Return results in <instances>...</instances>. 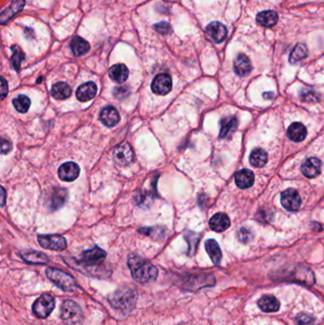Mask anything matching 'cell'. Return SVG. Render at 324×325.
I'll return each mask as SVG.
<instances>
[{"instance_id":"cell-1","label":"cell","mask_w":324,"mask_h":325,"mask_svg":"<svg viewBox=\"0 0 324 325\" xmlns=\"http://www.w3.org/2000/svg\"><path fill=\"white\" fill-rule=\"evenodd\" d=\"M128 266L133 278L140 284L153 282L158 277V269L137 254H132L129 257Z\"/></svg>"},{"instance_id":"cell-2","label":"cell","mask_w":324,"mask_h":325,"mask_svg":"<svg viewBox=\"0 0 324 325\" xmlns=\"http://www.w3.org/2000/svg\"><path fill=\"white\" fill-rule=\"evenodd\" d=\"M109 302L114 309L123 313H130L137 302V292L133 287H122L109 297Z\"/></svg>"},{"instance_id":"cell-3","label":"cell","mask_w":324,"mask_h":325,"mask_svg":"<svg viewBox=\"0 0 324 325\" xmlns=\"http://www.w3.org/2000/svg\"><path fill=\"white\" fill-rule=\"evenodd\" d=\"M46 275L49 280H51L57 287L65 292H75L78 288L76 280L71 275L59 269L48 268L46 270Z\"/></svg>"},{"instance_id":"cell-4","label":"cell","mask_w":324,"mask_h":325,"mask_svg":"<svg viewBox=\"0 0 324 325\" xmlns=\"http://www.w3.org/2000/svg\"><path fill=\"white\" fill-rule=\"evenodd\" d=\"M61 320L66 325H81L84 315L81 307L72 300L65 301L61 306Z\"/></svg>"},{"instance_id":"cell-5","label":"cell","mask_w":324,"mask_h":325,"mask_svg":"<svg viewBox=\"0 0 324 325\" xmlns=\"http://www.w3.org/2000/svg\"><path fill=\"white\" fill-rule=\"evenodd\" d=\"M56 306L55 298L50 294H44L35 302L33 306L34 314L40 319L48 318Z\"/></svg>"},{"instance_id":"cell-6","label":"cell","mask_w":324,"mask_h":325,"mask_svg":"<svg viewBox=\"0 0 324 325\" xmlns=\"http://www.w3.org/2000/svg\"><path fill=\"white\" fill-rule=\"evenodd\" d=\"M290 282L299 283L305 286H313L315 284V279L313 272L309 268L298 267L288 273L286 278Z\"/></svg>"},{"instance_id":"cell-7","label":"cell","mask_w":324,"mask_h":325,"mask_svg":"<svg viewBox=\"0 0 324 325\" xmlns=\"http://www.w3.org/2000/svg\"><path fill=\"white\" fill-rule=\"evenodd\" d=\"M114 162L121 167H126L133 163L134 159V153L133 148L128 143H122L118 145L114 152Z\"/></svg>"},{"instance_id":"cell-8","label":"cell","mask_w":324,"mask_h":325,"mask_svg":"<svg viewBox=\"0 0 324 325\" xmlns=\"http://www.w3.org/2000/svg\"><path fill=\"white\" fill-rule=\"evenodd\" d=\"M39 244L42 248L50 250L62 251L67 248V241L60 235H39Z\"/></svg>"},{"instance_id":"cell-9","label":"cell","mask_w":324,"mask_h":325,"mask_svg":"<svg viewBox=\"0 0 324 325\" xmlns=\"http://www.w3.org/2000/svg\"><path fill=\"white\" fill-rule=\"evenodd\" d=\"M107 258V253L103 249L95 247L82 253L81 262L86 267H96L101 265Z\"/></svg>"},{"instance_id":"cell-10","label":"cell","mask_w":324,"mask_h":325,"mask_svg":"<svg viewBox=\"0 0 324 325\" xmlns=\"http://www.w3.org/2000/svg\"><path fill=\"white\" fill-rule=\"evenodd\" d=\"M152 90L158 96H166L170 94L172 90V77L167 74L156 76L152 83Z\"/></svg>"},{"instance_id":"cell-11","label":"cell","mask_w":324,"mask_h":325,"mask_svg":"<svg viewBox=\"0 0 324 325\" xmlns=\"http://www.w3.org/2000/svg\"><path fill=\"white\" fill-rule=\"evenodd\" d=\"M281 202L283 207L289 211L298 210L302 205V199L296 190L288 189L282 193Z\"/></svg>"},{"instance_id":"cell-12","label":"cell","mask_w":324,"mask_h":325,"mask_svg":"<svg viewBox=\"0 0 324 325\" xmlns=\"http://www.w3.org/2000/svg\"><path fill=\"white\" fill-rule=\"evenodd\" d=\"M208 38L214 43H222L228 37V30L226 26L220 22H211L206 29Z\"/></svg>"},{"instance_id":"cell-13","label":"cell","mask_w":324,"mask_h":325,"mask_svg":"<svg viewBox=\"0 0 324 325\" xmlns=\"http://www.w3.org/2000/svg\"><path fill=\"white\" fill-rule=\"evenodd\" d=\"M79 174V166L74 162L65 163L58 170V176L64 182H73L76 180Z\"/></svg>"},{"instance_id":"cell-14","label":"cell","mask_w":324,"mask_h":325,"mask_svg":"<svg viewBox=\"0 0 324 325\" xmlns=\"http://www.w3.org/2000/svg\"><path fill=\"white\" fill-rule=\"evenodd\" d=\"M302 172L307 178H316L322 172V161L316 157L306 159L302 165Z\"/></svg>"},{"instance_id":"cell-15","label":"cell","mask_w":324,"mask_h":325,"mask_svg":"<svg viewBox=\"0 0 324 325\" xmlns=\"http://www.w3.org/2000/svg\"><path fill=\"white\" fill-rule=\"evenodd\" d=\"M101 122L107 127H114L120 121V115L118 111L113 106L104 108L100 114Z\"/></svg>"},{"instance_id":"cell-16","label":"cell","mask_w":324,"mask_h":325,"mask_svg":"<svg viewBox=\"0 0 324 325\" xmlns=\"http://www.w3.org/2000/svg\"><path fill=\"white\" fill-rule=\"evenodd\" d=\"M97 94V86L94 82H87L81 85L76 91L77 99L80 102H87L95 97Z\"/></svg>"},{"instance_id":"cell-17","label":"cell","mask_w":324,"mask_h":325,"mask_svg":"<svg viewBox=\"0 0 324 325\" xmlns=\"http://www.w3.org/2000/svg\"><path fill=\"white\" fill-rule=\"evenodd\" d=\"M254 181H255L254 173L247 169L239 171L235 174L236 185L241 190H246V189L251 188L254 184Z\"/></svg>"},{"instance_id":"cell-18","label":"cell","mask_w":324,"mask_h":325,"mask_svg":"<svg viewBox=\"0 0 324 325\" xmlns=\"http://www.w3.org/2000/svg\"><path fill=\"white\" fill-rule=\"evenodd\" d=\"M234 71L239 76H247L252 71V65L246 55H239L234 60Z\"/></svg>"},{"instance_id":"cell-19","label":"cell","mask_w":324,"mask_h":325,"mask_svg":"<svg viewBox=\"0 0 324 325\" xmlns=\"http://www.w3.org/2000/svg\"><path fill=\"white\" fill-rule=\"evenodd\" d=\"M22 259L32 265H46L49 262V258L42 252L35 250H26L20 253Z\"/></svg>"},{"instance_id":"cell-20","label":"cell","mask_w":324,"mask_h":325,"mask_svg":"<svg viewBox=\"0 0 324 325\" xmlns=\"http://www.w3.org/2000/svg\"><path fill=\"white\" fill-rule=\"evenodd\" d=\"M238 127V121L235 117H225L221 121V131H220V139L230 138L236 132Z\"/></svg>"},{"instance_id":"cell-21","label":"cell","mask_w":324,"mask_h":325,"mask_svg":"<svg viewBox=\"0 0 324 325\" xmlns=\"http://www.w3.org/2000/svg\"><path fill=\"white\" fill-rule=\"evenodd\" d=\"M230 227V220L229 216L225 213L215 214L210 221V228L216 232H223Z\"/></svg>"},{"instance_id":"cell-22","label":"cell","mask_w":324,"mask_h":325,"mask_svg":"<svg viewBox=\"0 0 324 325\" xmlns=\"http://www.w3.org/2000/svg\"><path fill=\"white\" fill-rule=\"evenodd\" d=\"M25 6V0H13L11 5L1 13L0 22L1 24L7 23L15 15L19 13Z\"/></svg>"},{"instance_id":"cell-23","label":"cell","mask_w":324,"mask_h":325,"mask_svg":"<svg viewBox=\"0 0 324 325\" xmlns=\"http://www.w3.org/2000/svg\"><path fill=\"white\" fill-rule=\"evenodd\" d=\"M287 136L294 142H302L307 136V130L302 123H293L287 131Z\"/></svg>"},{"instance_id":"cell-24","label":"cell","mask_w":324,"mask_h":325,"mask_svg":"<svg viewBox=\"0 0 324 325\" xmlns=\"http://www.w3.org/2000/svg\"><path fill=\"white\" fill-rule=\"evenodd\" d=\"M129 75V69L124 64L114 65L109 71V76L116 83H124L128 79Z\"/></svg>"},{"instance_id":"cell-25","label":"cell","mask_w":324,"mask_h":325,"mask_svg":"<svg viewBox=\"0 0 324 325\" xmlns=\"http://www.w3.org/2000/svg\"><path fill=\"white\" fill-rule=\"evenodd\" d=\"M206 250L209 254V256L212 261V263L215 266H219L222 262V258H223V254L221 249L218 245V243L215 240H208L206 242Z\"/></svg>"},{"instance_id":"cell-26","label":"cell","mask_w":324,"mask_h":325,"mask_svg":"<svg viewBox=\"0 0 324 325\" xmlns=\"http://www.w3.org/2000/svg\"><path fill=\"white\" fill-rule=\"evenodd\" d=\"M68 198V192L64 189H55L50 197V208L53 210L60 209Z\"/></svg>"},{"instance_id":"cell-27","label":"cell","mask_w":324,"mask_h":325,"mask_svg":"<svg viewBox=\"0 0 324 325\" xmlns=\"http://www.w3.org/2000/svg\"><path fill=\"white\" fill-rule=\"evenodd\" d=\"M279 19V16L275 11H264L258 14L257 16V21L260 25L271 28L275 26Z\"/></svg>"},{"instance_id":"cell-28","label":"cell","mask_w":324,"mask_h":325,"mask_svg":"<svg viewBox=\"0 0 324 325\" xmlns=\"http://www.w3.org/2000/svg\"><path fill=\"white\" fill-rule=\"evenodd\" d=\"M71 49L75 57H82L91 50V46L85 39L76 37L73 39L71 43Z\"/></svg>"},{"instance_id":"cell-29","label":"cell","mask_w":324,"mask_h":325,"mask_svg":"<svg viewBox=\"0 0 324 325\" xmlns=\"http://www.w3.org/2000/svg\"><path fill=\"white\" fill-rule=\"evenodd\" d=\"M71 95H72V89L65 82L56 83L52 88V96L57 100L68 99Z\"/></svg>"},{"instance_id":"cell-30","label":"cell","mask_w":324,"mask_h":325,"mask_svg":"<svg viewBox=\"0 0 324 325\" xmlns=\"http://www.w3.org/2000/svg\"><path fill=\"white\" fill-rule=\"evenodd\" d=\"M258 306L261 310L264 312H276L280 309V303L274 296H264L262 297L259 302Z\"/></svg>"},{"instance_id":"cell-31","label":"cell","mask_w":324,"mask_h":325,"mask_svg":"<svg viewBox=\"0 0 324 325\" xmlns=\"http://www.w3.org/2000/svg\"><path fill=\"white\" fill-rule=\"evenodd\" d=\"M268 156L266 151L263 149H255L249 157L250 164L255 168H263L267 165Z\"/></svg>"},{"instance_id":"cell-32","label":"cell","mask_w":324,"mask_h":325,"mask_svg":"<svg viewBox=\"0 0 324 325\" xmlns=\"http://www.w3.org/2000/svg\"><path fill=\"white\" fill-rule=\"evenodd\" d=\"M308 57V50L305 44H298L292 51L289 57L291 64H297Z\"/></svg>"},{"instance_id":"cell-33","label":"cell","mask_w":324,"mask_h":325,"mask_svg":"<svg viewBox=\"0 0 324 325\" xmlns=\"http://www.w3.org/2000/svg\"><path fill=\"white\" fill-rule=\"evenodd\" d=\"M16 110L20 114H25L29 111L31 107V100L28 96L20 95L13 101Z\"/></svg>"},{"instance_id":"cell-34","label":"cell","mask_w":324,"mask_h":325,"mask_svg":"<svg viewBox=\"0 0 324 325\" xmlns=\"http://www.w3.org/2000/svg\"><path fill=\"white\" fill-rule=\"evenodd\" d=\"M185 238L189 244V256H193L196 252L197 247L199 245L200 241V235L197 233H194L192 231H188L185 233Z\"/></svg>"},{"instance_id":"cell-35","label":"cell","mask_w":324,"mask_h":325,"mask_svg":"<svg viewBox=\"0 0 324 325\" xmlns=\"http://www.w3.org/2000/svg\"><path fill=\"white\" fill-rule=\"evenodd\" d=\"M12 51H13V57H12L13 67H14V69L16 71H19L20 67H21V63L25 59V55L21 51L19 47L17 46V45L12 47Z\"/></svg>"},{"instance_id":"cell-36","label":"cell","mask_w":324,"mask_h":325,"mask_svg":"<svg viewBox=\"0 0 324 325\" xmlns=\"http://www.w3.org/2000/svg\"><path fill=\"white\" fill-rule=\"evenodd\" d=\"M300 96L305 102H317L319 101V95L312 89H303L300 93Z\"/></svg>"},{"instance_id":"cell-37","label":"cell","mask_w":324,"mask_h":325,"mask_svg":"<svg viewBox=\"0 0 324 325\" xmlns=\"http://www.w3.org/2000/svg\"><path fill=\"white\" fill-rule=\"evenodd\" d=\"M140 233L152 237V238H160L162 234L165 232V230L162 228H144L138 230Z\"/></svg>"},{"instance_id":"cell-38","label":"cell","mask_w":324,"mask_h":325,"mask_svg":"<svg viewBox=\"0 0 324 325\" xmlns=\"http://www.w3.org/2000/svg\"><path fill=\"white\" fill-rule=\"evenodd\" d=\"M238 239L240 242L244 243V244H248L249 242L252 241L253 239V233L250 229H248L247 228H243L238 231Z\"/></svg>"},{"instance_id":"cell-39","label":"cell","mask_w":324,"mask_h":325,"mask_svg":"<svg viewBox=\"0 0 324 325\" xmlns=\"http://www.w3.org/2000/svg\"><path fill=\"white\" fill-rule=\"evenodd\" d=\"M297 325H314L315 318L309 314H300L296 319Z\"/></svg>"},{"instance_id":"cell-40","label":"cell","mask_w":324,"mask_h":325,"mask_svg":"<svg viewBox=\"0 0 324 325\" xmlns=\"http://www.w3.org/2000/svg\"><path fill=\"white\" fill-rule=\"evenodd\" d=\"M154 28H155L156 32H158L161 35H167V34L171 33V31H172V27H171L170 23H168L167 21H162V22L154 25Z\"/></svg>"},{"instance_id":"cell-41","label":"cell","mask_w":324,"mask_h":325,"mask_svg":"<svg viewBox=\"0 0 324 325\" xmlns=\"http://www.w3.org/2000/svg\"><path fill=\"white\" fill-rule=\"evenodd\" d=\"M129 95H130V90L124 86L116 87L114 90V96L119 100L126 98L127 96H129Z\"/></svg>"},{"instance_id":"cell-42","label":"cell","mask_w":324,"mask_h":325,"mask_svg":"<svg viewBox=\"0 0 324 325\" xmlns=\"http://www.w3.org/2000/svg\"><path fill=\"white\" fill-rule=\"evenodd\" d=\"M1 153L2 154H5V153H8L11 150H12V144L6 140V139H3L2 140V144H1Z\"/></svg>"},{"instance_id":"cell-43","label":"cell","mask_w":324,"mask_h":325,"mask_svg":"<svg viewBox=\"0 0 324 325\" xmlns=\"http://www.w3.org/2000/svg\"><path fill=\"white\" fill-rule=\"evenodd\" d=\"M7 94H8V84L5 80V78L2 77L1 78V98H2V100L6 97Z\"/></svg>"},{"instance_id":"cell-44","label":"cell","mask_w":324,"mask_h":325,"mask_svg":"<svg viewBox=\"0 0 324 325\" xmlns=\"http://www.w3.org/2000/svg\"><path fill=\"white\" fill-rule=\"evenodd\" d=\"M5 196H6L5 190H4V188H2V198H1V201H2V206H4V204H5Z\"/></svg>"},{"instance_id":"cell-45","label":"cell","mask_w":324,"mask_h":325,"mask_svg":"<svg viewBox=\"0 0 324 325\" xmlns=\"http://www.w3.org/2000/svg\"><path fill=\"white\" fill-rule=\"evenodd\" d=\"M264 96H265V98H273L274 97L272 93H266Z\"/></svg>"}]
</instances>
